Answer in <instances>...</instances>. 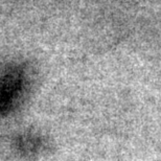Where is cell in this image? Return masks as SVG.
Wrapping results in <instances>:
<instances>
[{
  "instance_id": "6da1fadb",
  "label": "cell",
  "mask_w": 161,
  "mask_h": 161,
  "mask_svg": "<svg viewBox=\"0 0 161 161\" xmlns=\"http://www.w3.org/2000/svg\"><path fill=\"white\" fill-rule=\"evenodd\" d=\"M26 87V72L18 63L0 68V117L17 108Z\"/></svg>"
}]
</instances>
